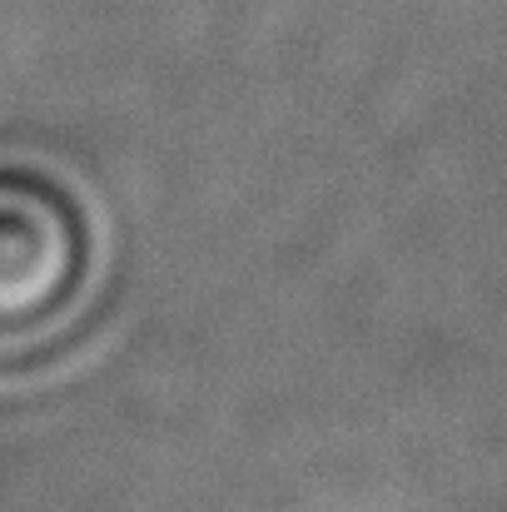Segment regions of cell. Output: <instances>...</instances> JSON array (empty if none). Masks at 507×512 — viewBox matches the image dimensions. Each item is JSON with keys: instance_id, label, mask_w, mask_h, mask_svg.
Returning a JSON list of instances; mask_svg holds the SVG:
<instances>
[{"instance_id": "6da1fadb", "label": "cell", "mask_w": 507, "mask_h": 512, "mask_svg": "<svg viewBox=\"0 0 507 512\" xmlns=\"http://www.w3.org/2000/svg\"><path fill=\"white\" fill-rule=\"evenodd\" d=\"M95 279V219L70 179L0 160V348L55 334Z\"/></svg>"}]
</instances>
